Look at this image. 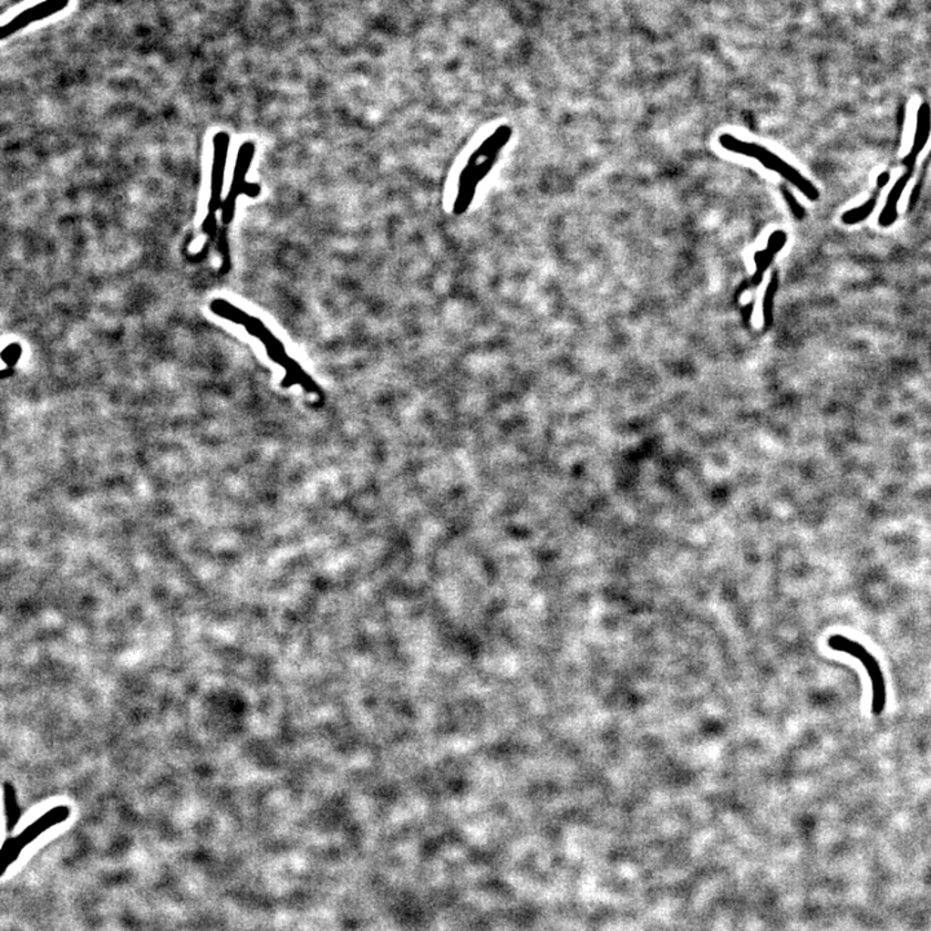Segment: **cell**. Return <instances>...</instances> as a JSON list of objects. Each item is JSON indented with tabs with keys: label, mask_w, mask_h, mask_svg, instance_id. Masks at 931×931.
<instances>
[{
	"label": "cell",
	"mask_w": 931,
	"mask_h": 931,
	"mask_svg": "<svg viewBox=\"0 0 931 931\" xmlns=\"http://www.w3.org/2000/svg\"><path fill=\"white\" fill-rule=\"evenodd\" d=\"M510 138H512V131L507 127H502L500 131L491 136L470 160L469 165L460 175V191H458L457 203L454 205L457 212L467 210L472 201V196H474L476 185L485 178V174L491 171L498 153L510 140Z\"/></svg>",
	"instance_id": "1"
},
{
	"label": "cell",
	"mask_w": 931,
	"mask_h": 931,
	"mask_svg": "<svg viewBox=\"0 0 931 931\" xmlns=\"http://www.w3.org/2000/svg\"><path fill=\"white\" fill-rule=\"evenodd\" d=\"M719 142L725 150L732 151V153L741 154V156L750 157V159L757 160L758 162L762 163L766 169L771 170V171L778 172L781 174L785 181L793 184L800 190L801 193L805 194L809 200L818 201L819 191L816 190L815 185L812 181H807L797 171L794 167H791L790 163L782 160L781 157L776 156L771 150H766V148L760 147V145L754 144V142L742 141L740 139L735 138V136L723 134L719 136Z\"/></svg>",
	"instance_id": "2"
},
{
	"label": "cell",
	"mask_w": 931,
	"mask_h": 931,
	"mask_svg": "<svg viewBox=\"0 0 931 931\" xmlns=\"http://www.w3.org/2000/svg\"><path fill=\"white\" fill-rule=\"evenodd\" d=\"M70 0H42L24 9L16 16L12 17L2 26V40L16 36L21 30L26 29L30 25L46 20L65 11L69 5Z\"/></svg>",
	"instance_id": "3"
},
{
	"label": "cell",
	"mask_w": 931,
	"mask_h": 931,
	"mask_svg": "<svg viewBox=\"0 0 931 931\" xmlns=\"http://www.w3.org/2000/svg\"><path fill=\"white\" fill-rule=\"evenodd\" d=\"M837 642L831 640V646L834 649H841V651L847 652V654L855 656V657L861 658L863 665L867 667L869 674H871L872 682H874V711L883 710L884 705V685L883 679V674L881 669L878 667L876 661L874 660L871 655L867 654L862 646L856 645L853 640H846L836 636Z\"/></svg>",
	"instance_id": "4"
},
{
	"label": "cell",
	"mask_w": 931,
	"mask_h": 931,
	"mask_svg": "<svg viewBox=\"0 0 931 931\" xmlns=\"http://www.w3.org/2000/svg\"><path fill=\"white\" fill-rule=\"evenodd\" d=\"M912 174H914V171L907 170L894 184L889 196H887L883 212L880 213V218H878V224L881 227H892L896 219H898V203L903 193H905V188H907L908 181H911Z\"/></svg>",
	"instance_id": "5"
},
{
	"label": "cell",
	"mask_w": 931,
	"mask_h": 931,
	"mask_svg": "<svg viewBox=\"0 0 931 931\" xmlns=\"http://www.w3.org/2000/svg\"><path fill=\"white\" fill-rule=\"evenodd\" d=\"M930 132H931L930 109L926 104H924L923 107L920 108V110H918L917 126H915L914 145H912V150L911 151H909L908 156H911L912 159L917 160L918 154H920L921 151L924 150L925 145H926L927 140H929Z\"/></svg>",
	"instance_id": "6"
},
{
	"label": "cell",
	"mask_w": 931,
	"mask_h": 931,
	"mask_svg": "<svg viewBox=\"0 0 931 931\" xmlns=\"http://www.w3.org/2000/svg\"><path fill=\"white\" fill-rule=\"evenodd\" d=\"M876 205L877 197L874 196L869 198L868 201H865L863 205L855 207V209L847 210L846 212H843V218L841 219H843V224L846 225L858 224V222L865 221V219H867L868 216L874 212Z\"/></svg>",
	"instance_id": "7"
},
{
	"label": "cell",
	"mask_w": 931,
	"mask_h": 931,
	"mask_svg": "<svg viewBox=\"0 0 931 931\" xmlns=\"http://www.w3.org/2000/svg\"><path fill=\"white\" fill-rule=\"evenodd\" d=\"M775 255L776 253H772L769 247L760 250V252L754 253V262H756L757 265L756 274H754V276L751 277V284H753L754 286H758V284L762 283L763 274H765L766 269L770 267V264H771Z\"/></svg>",
	"instance_id": "8"
},
{
	"label": "cell",
	"mask_w": 931,
	"mask_h": 931,
	"mask_svg": "<svg viewBox=\"0 0 931 931\" xmlns=\"http://www.w3.org/2000/svg\"><path fill=\"white\" fill-rule=\"evenodd\" d=\"M779 286V276L778 272H773L771 280L767 284L765 296H763V321H770L771 317V312L773 307V299H775L776 293H778Z\"/></svg>",
	"instance_id": "9"
},
{
	"label": "cell",
	"mask_w": 931,
	"mask_h": 931,
	"mask_svg": "<svg viewBox=\"0 0 931 931\" xmlns=\"http://www.w3.org/2000/svg\"><path fill=\"white\" fill-rule=\"evenodd\" d=\"M781 193L782 196H784L785 201H787L788 205H790L791 212H793L794 218H796L797 221H803V218H805L806 215L805 209H803L802 205L798 202L797 198L794 197L793 193H791L790 190H787V188H781Z\"/></svg>",
	"instance_id": "10"
},
{
	"label": "cell",
	"mask_w": 931,
	"mask_h": 931,
	"mask_svg": "<svg viewBox=\"0 0 931 931\" xmlns=\"http://www.w3.org/2000/svg\"><path fill=\"white\" fill-rule=\"evenodd\" d=\"M787 241L788 236L785 234V232L776 231L773 232L771 236H770L767 247H769L772 253H779L781 252L782 247L785 246V243H787Z\"/></svg>",
	"instance_id": "11"
},
{
	"label": "cell",
	"mask_w": 931,
	"mask_h": 931,
	"mask_svg": "<svg viewBox=\"0 0 931 931\" xmlns=\"http://www.w3.org/2000/svg\"><path fill=\"white\" fill-rule=\"evenodd\" d=\"M889 181H890V172L884 171V172H883V174L878 175V178H877V190L878 191L883 190V188L886 187V185L889 184Z\"/></svg>",
	"instance_id": "12"
}]
</instances>
